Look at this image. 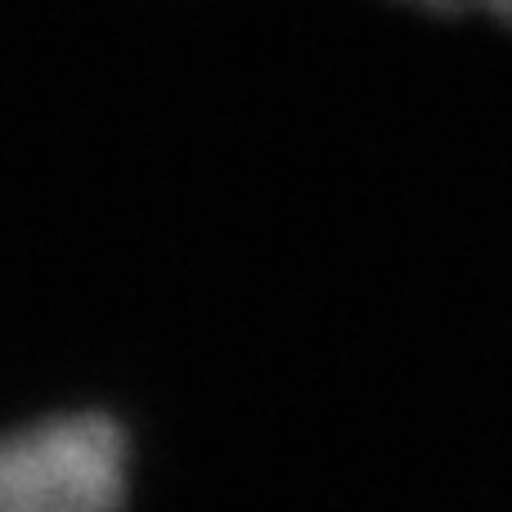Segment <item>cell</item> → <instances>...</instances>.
Wrapping results in <instances>:
<instances>
[{"label": "cell", "mask_w": 512, "mask_h": 512, "mask_svg": "<svg viewBox=\"0 0 512 512\" xmlns=\"http://www.w3.org/2000/svg\"><path fill=\"white\" fill-rule=\"evenodd\" d=\"M400 5L427 9V14H463V9H481L486 18L512 27V0H400Z\"/></svg>", "instance_id": "7a4b0ae2"}, {"label": "cell", "mask_w": 512, "mask_h": 512, "mask_svg": "<svg viewBox=\"0 0 512 512\" xmlns=\"http://www.w3.org/2000/svg\"><path fill=\"white\" fill-rule=\"evenodd\" d=\"M131 441L108 414H54L0 432V512H126Z\"/></svg>", "instance_id": "6da1fadb"}]
</instances>
